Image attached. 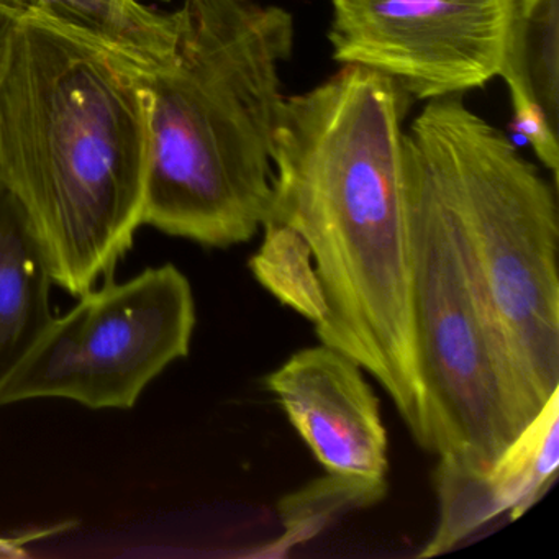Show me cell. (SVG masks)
<instances>
[{"mask_svg": "<svg viewBox=\"0 0 559 559\" xmlns=\"http://www.w3.org/2000/svg\"><path fill=\"white\" fill-rule=\"evenodd\" d=\"M17 15L38 12L83 32L155 74L171 64L178 37V12L166 14L142 0H0Z\"/></svg>", "mask_w": 559, "mask_h": 559, "instance_id": "11", "label": "cell"}, {"mask_svg": "<svg viewBox=\"0 0 559 559\" xmlns=\"http://www.w3.org/2000/svg\"><path fill=\"white\" fill-rule=\"evenodd\" d=\"M405 97L394 80L359 64L284 96L263 224L287 228L306 248L323 302L313 326L320 343L376 378L428 451L405 205Z\"/></svg>", "mask_w": 559, "mask_h": 559, "instance_id": "1", "label": "cell"}, {"mask_svg": "<svg viewBox=\"0 0 559 559\" xmlns=\"http://www.w3.org/2000/svg\"><path fill=\"white\" fill-rule=\"evenodd\" d=\"M559 467V389L497 457L487 473L438 461L435 487L440 519L420 558L443 555L480 526L509 512L522 516L555 483Z\"/></svg>", "mask_w": 559, "mask_h": 559, "instance_id": "9", "label": "cell"}, {"mask_svg": "<svg viewBox=\"0 0 559 559\" xmlns=\"http://www.w3.org/2000/svg\"><path fill=\"white\" fill-rule=\"evenodd\" d=\"M55 317L0 391V407L70 399L90 408H132L143 389L185 358L195 329L188 277L150 267L127 283H104Z\"/></svg>", "mask_w": 559, "mask_h": 559, "instance_id": "6", "label": "cell"}, {"mask_svg": "<svg viewBox=\"0 0 559 559\" xmlns=\"http://www.w3.org/2000/svg\"><path fill=\"white\" fill-rule=\"evenodd\" d=\"M266 384L326 473L384 479L388 431L355 359L320 343L294 353Z\"/></svg>", "mask_w": 559, "mask_h": 559, "instance_id": "8", "label": "cell"}, {"mask_svg": "<svg viewBox=\"0 0 559 559\" xmlns=\"http://www.w3.org/2000/svg\"><path fill=\"white\" fill-rule=\"evenodd\" d=\"M21 546H24V543H17L14 542V539L0 538V556L25 555L24 551H21Z\"/></svg>", "mask_w": 559, "mask_h": 559, "instance_id": "16", "label": "cell"}, {"mask_svg": "<svg viewBox=\"0 0 559 559\" xmlns=\"http://www.w3.org/2000/svg\"><path fill=\"white\" fill-rule=\"evenodd\" d=\"M51 284L50 264L27 212L0 188V391L55 319Z\"/></svg>", "mask_w": 559, "mask_h": 559, "instance_id": "10", "label": "cell"}, {"mask_svg": "<svg viewBox=\"0 0 559 559\" xmlns=\"http://www.w3.org/2000/svg\"><path fill=\"white\" fill-rule=\"evenodd\" d=\"M333 60L394 80L417 99L499 76L519 0H332Z\"/></svg>", "mask_w": 559, "mask_h": 559, "instance_id": "7", "label": "cell"}, {"mask_svg": "<svg viewBox=\"0 0 559 559\" xmlns=\"http://www.w3.org/2000/svg\"><path fill=\"white\" fill-rule=\"evenodd\" d=\"M499 76L520 86L558 130L559 0H538L516 14Z\"/></svg>", "mask_w": 559, "mask_h": 559, "instance_id": "13", "label": "cell"}, {"mask_svg": "<svg viewBox=\"0 0 559 559\" xmlns=\"http://www.w3.org/2000/svg\"><path fill=\"white\" fill-rule=\"evenodd\" d=\"M148 74L83 32L21 15L0 76V188L27 212L55 284L114 281L143 225Z\"/></svg>", "mask_w": 559, "mask_h": 559, "instance_id": "2", "label": "cell"}, {"mask_svg": "<svg viewBox=\"0 0 559 559\" xmlns=\"http://www.w3.org/2000/svg\"><path fill=\"white\" fill-rule=\"evenodd\" d=\"M388 479L326 473L287 493L277 503L283 535L251 552L253 558H281L319 536L336 520L381 502Z\"/></svg>", "mask_w": 559, "mask_h": 559, "instance_id": "12", "label": "cell"}, {"mask_svg": "<svg viewBox=\"0 0 559 559\" xmlns=\"http://www.w3.org/2000/svg\"><path fill=\"white\" fill-rule=\"evenodd\" d=\"M535 2H538V0H519L520 11H525V9H528L530 5L535 4Z\"/></svg>", "mask_w": 559, "mask_h": 559, "instance_id": "17", "label": "cell"}, {"mask_svg": "<svg viewBox=\"0 0 559 559\" xmlns=\"http://www.w3.org/2000/svg\"><path fill=\"white\" fill-rule=\"evenodd\" d=\"M404 178L430 451L487 473L546 402L513 362L456 218L405 136Z\"/></svg>", "mask_w": 559, "mask_h": 559, "instance_id": "5", "label": "cell"}, {"mask_svg": "<svg viewBox=\"0 0 559 559\" xmlns=\"http://www.w3.org/2000/svg\"><path fill=\"white\" fill-rule=\"evenodd\" d=\"M19 17L21 15L0 8V76H2L5 57H8L9 40H11L12 31H14V25Z\"/></svg>", "mask_w": 559, "mask_h": 559, "instance_id": "15", "label": "cell"}, {"mask_svg": "<svg viewBox=\"0 0 559 559\" xmlns=\"http://www.w3.org/2000/svg\"><path fill=\"white\" fill-rule=\"evenodd\" d=\"M142 2H145V0H142ZM155 2H169V0H155Z\"/></svg>", "mask_w": 559, "mask_h": 559, "instance_id": "18", "label": "cell"}, {"mask_svg": "<svg viewBox=\"0 0 559 559\" xmlns=\"http://www.w3.org/2000/svg\"><path fill=\"white\" fill-rule=\"evenodd\" d=\"M509 90L513 107V132L522 135L533 146L536 156L551 171L552 181L558 182V130L552 129L542 107L522 87L509 86Z\"/></svg>", "mask_w": 559, "mask_h": 559, "instance_id": "14", "label": "cell"}, {"mask_svg": "<svg viewBox=\"0 0 559 559\" xmlns=\"http://www.w3.org/2000/svg\"><path fill=\"white\" fill-rule=\"evenodd\" d=\"M440 186L496 310L510 356L545 404L559 389L556 185L461 94L437 97L405 133Z\"/></svg>", "mask_w": 559, "mask_h": 559, "instance_id": "4", "label": "cell"}, {"mask_svg": "<svg viewBox=\"0 0 559 559\" xmlns=\"http://www.w3.org/2000/svg\"><path fill=\"white\" fill-rule=\"evenodd\" d=\"M175 55L148 74L143 225L212 248L247 243L270 211L281 64L296 24L258 0H185Z\"/></svg>", "mask_w": 559, "mask_h": 559, "instance_id": "3", "label": "cell"}]
</instances>
